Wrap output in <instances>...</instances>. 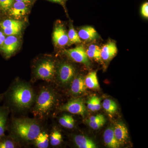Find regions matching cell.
Returning a JSON list of instances; mask_svg holds the SVG:
<instances>
[{
	"instance_id": "6",
	"label": "cell",
	"mask_w": 148,
	"mask_h": 148,
	"mask_svg": "<svg viewBox=\"0 0 148 148\" xmlns=\"http://www.w3.org/2000/svg\"><path fill=\"white\" fill-rule=\"evenodd\" d=\"M63 53L75 62L84 64L87 67L90 66L89 58L88 56L86 50L82 45L78 46L74 48L64 49Z\"/></svg>"
},
{
	"instance_id": "11",
	"label": "cell",
	"mask_w": 148,
	"mask_h": 148,
	"mask_svg": "<svg viewBox=\"0 0 148 148\" xmlns=\"http://www.w3.org/2000/svg\"><path fill=\"white\" fill-rule=\"evenodd\" d=\"M86 88L83 77L75 76L70 84V93L74 96L80 95L86 91Z\"/></svg>"
},
{
	"instance_id": "7",
	"label": "cell",
	"mask_w": 148,
	"mask_h": 148,
	"mask_svg": "<svg viewBox=\"0 0 148 148\" xmlns=\"http://www.w3.org/2000/svg\"><path fill=\"white\" fill-rule=\"evenodd\" d=\"M62 111L69 112L75 114L84 116L86 113V108L83 100L81 98L72 99L59 108Z\"/></svg>"
},
{
	"instance_id": "1",
	"label": "cell",
	"mask_w": 148,
	"mask_h": 148,
	"mask_svg": "<svg viewBox=\"0 0 148 148\" xmlns=\"http://www.w3.org/2000/svg\"><path fill=\"white\" fill-rule=\"evenodd\" d=\"M11 127L14 139L23 143L34 141L42 131L41 125L36 119H14L12 121Z\"/></svg>"
},
{
	"instance_id": "17",
	"label": "cell",
	"mask_w": 148,
	"mask_h": 148,
	"mask_svg": "<svg viewBox=\"0 0 148 148\" xmlns=\"http://www.w3.org/2000/svg\"><path fill=\"white\" fill-rule=\"evenodd\" d=\"M74 141L79 148H96L95 143L90 138L83 135H77L74 137Z\"/></svg>"
},
{
	"instance_id": "14",
	"label": "cell",
	"mask_w": 148,
	"mask_h": 148,
	"mask_svg": "<svg viewBox=\"0 0 148 148\" xmlns=\"http://www.w3.org/2000/svg\"><path fill=\"white\" fill-rule=\"evenodd\" d=\"M115 136L120 145L126 143L129 137L128 130L125 124L122 123H117L114 128Z\"/></svg>"
},
{
	"instance_id": "34",
	"label": "cell",
	"mask_w": 148,
	"mask_h": 148,
	"mask_svg": "<svg viewBox=\"0 0 148 148\" xmlns=\"http://www.w3.org/2000/svg\"><path fill=\"white\" fill-rule=\"evenodd\" d=\"M5 38V35L3 34V32L0 31V46L2 45Z\"/></svg>"
},
{
	"instance_id": "31",
	"label": "cell",
	"mask_w": 148,
	"mask_h": 148,
	"mask_svg": "<svg viewBox=\"0 0 148 148\" xmlns=\"http://www.w3.org/2000/svg\"><path fill=\"white\" fill-rule=\"evenodd\" d=\"M105 118V116L103 115L100 114L96 115L90 117L89 119L87 121L95 122L103 119Z\"/></svg>"
},
{
	"instance_id": "27",
	"label": "cell",
	"mask_w": 148,
	"mask_h": 148,
	"mask_svg": "<svg viewBox=\"0 0 148 148\" xmlns=\"http://www.w3.org/2000/svg\"><path fill=\"white\" fill-rule=\"evenodd\" d=\"M89 126L93 130H98L105 124L106 122V118L100 120L95 122L87 121Z\"/></svg>"
},
{
	"instance_id": "33",
	"label": "cell",
	"mask_w": 148,
	"mask_h": 148,
	"mask_svg": "<svg viewBox=\"0 0 148 148\" xmlns=\"http://www.w3.org/2000/svg\"><path fill=\"white\" fill-rule=\"evenodd\" d=\"M88 49L89 50L94 51H98V52H101V48L98 45H91L88 47Z\"/></svg>"
},
{
	"instance_id": "32",
	"label": "cell",
	"mask_w": 148,
	"mask_h": 148,
	"mask_svg": "<svg viewBox=\"0 0 148 148\" xmlns=\"http://www.w3.org/2000/svg\"><path fill=\"white\" fill-rule=\"evenodd\" d=\"M101 99L96 96L95 99V111L99 110L101 108Z\"/></svg>"
},
{
	"instance_id": "22",
	"label": "cell",
	"mask_w": 148,
	"mask_h": 148,
	"mask_svg": "<svg viewBox=\"0 0 148 148\" xmlns=\"http://www.w3.org/2000/svg\"><path fill=\"white\" fill-rule=\"evenodd\" d=\"M103 107L106 112L110 114H113L116 112L118 107L116 103L110 99H106L103 103Z\"/></svg>"
},
{
	"instance_id": "2",
	"label": "cell",
	"mask_w": 148,
	"mask_h": 148,
	"mask_svg": "<svg viewBox=\"0 0 148 148\" xmlns=\"http://www.w3.org/2000/svg\"><path fill=\"white\" fill-rule=\"evenodd\" d=\"M36 98L31 86L23 82H17L12 86L8 95L11 105L19 110L29 108L34 103Z\"/></svg>"
},
{
	"instance_id": "9",
	"label": "cell",
	"mask_w": 148,
	"mask_h": 148,
	"mask_svg": "<svg viewBox=\"0 0 148 148\" xmlns=\"http://www.w3.org/2000/svg\"><path fill=\"white\" fill-rule=\"evenodd\" d=\"M23 23L14 19H7L0 23V27L7 36H15L21 32Z\"/></svg>"
},
{
	"instance_id": "36",
	"label": "cell",
	"mask_w": 148,
	"mask_h": 148,
	"mask_svg": "<svg viewBox=\"0 0 148 148\" xmlns=\"http://www.w3.org/2000/svg\"><path fill=\"white\" fill-rule=\"evenodd\" d=\"M15 1L22 2L27 3L30 1L31 0H14Z\"/></svg>"
},
{
	"instance_id": "13",
	"label": "cell",
	"mask_w": 148,
	"mask_h": 148,
	"mask_svg": "<svg viewBox=\"0 0 148 148\" xmlns=\"http://www.w3.org/2000/svg\"><path fill=\"white\" fill-rule=\"evenodd\" d=\"M28 11L26 3L15 1L9 10V13L11 16L18 19L25 16Z\"/></svg>"
},
{
	"instance_id": "24",
	"label": "cell",
	"mask_w": 148,
	"mask_h": 148,
	"mask_svg": "<svg viewBox=\"0 0 148 148\" xmlns=\"http://www.w3.org/2000/svg\"><path fill=\"white\" fill-rule=\"evenodd\" d=\"M17 147L16 140L13 138L4 136L0 139V148H14Z\"/></svg>"
},
{
	"instance_id": "26",
	"label": "cell",
	"mask_w": 148,
	"mask_h": 148,
	"mask_svg": "<svg viewBox=\"0 0 148 148\" xmlns=\"http://www.w3.org/2000/svg\"><path fill=\"white\" fill-rule=\"evenodd\" d=\"M86 52L88 58L93 59V60L98 61V62H101L102 61V60L101 57V52L89 50L88 49H87L86 50Z\"/></svg>"
},
{
	"instance_id": "23",
	"label": "cell",
	"mask_w": 148,
	"mask_h": 148,
	"mask_svg": "<svg viewBox=\"0 0 148 148\" xmlns=\"http://www.w3.org/2000/svg\"><path fill=\"white\" fill-rule=\"evenodd\" d=\"M68 35L69 38V44L80 43L82 42L77 32L75 30L72 25L70 26Z\"/></svg>"
},
{
	"instance_id": "20",
	"label": "cell",
	"mask_w": 148,
	"mask_h": 148,
	"mask_svg": "<svg viewBox=\"0 0 148 148\" xmlns=\"http://www.w3.org/2000/svg\"><path fill=\"white\" fill-rule=\"evenodd\" d=\"M34 141L37 148H47L49 145V136L45 132L41 131Z\"/></svg>"
},
{
	"instance_id": "10",
	"label": "cell",
	"mask_w": 148,
	"mask_h": 148,
	"mask_svg": "<svg viewBox=\"0 0 148 148\" xmlns=\"http://www.w3.org/2000/svg\"><path fill=\"white\" fill-rule=\"evenodd\" d=\"M18 45V38L14 36H9L5 38L2 45L1 46V50L7 57H10L17 50Z\"/></svg>"
},
{
	"instance_id": "19",
	"label": "cell",
	"mask_w": 148,
	"mask_h": 148,
	"mask_svg": "<svg viewBox=\"0 0 148 148\" xmlns=\"http://www.w3.org/2000/svg\"><path fill=\"white\" fill-rule=\"evenodd\" d=\"M84 81L86 87L88 88L92 89H98L100 88L96 72L89 73L84 79Z\"/></svg>"
},
{
	"instance_id": "15",
	"label": "cell",
	"mask_w": 148,
	"mask_h": 148,
	"mask_svg": "<svg viewBox=\"0 0 148 148\" xmlns=\"http://www.w3.org/2000/svg\"><path fill=\"white\" fill-rule=\"evenodd\" d=\"M103 138L104 143L108 147L118 148L120 147V144L115 136L113 127H110L106 129L104 132Z\"/></svg>"
},
{
	"instance_id": "16",
	"label": "cell",
	"mask_w": 148,
	"mask_h": 148,
	"mask_svg": "<svg viewBox=\"0 0 148 148\" xmlns=\"http://www.w3.org/2000/svg\"><path fill=\"white\" fill-rule=\"evenodd\" d=\"M78 34L81 40L86 41L94 40L98 37V34L96 30L90 26H86L81 28Z\"/></svg>"
},
{
	"instance_id": "29",
	"label": "cell",
	"mask_w": 148,
	"mask_h": 148,
	"mask_svg": "<svg viewBox=\"0 0 148 148\" xmlns=\"http://www.w3.org/2000/svg\"><path fill=\"white\" fill-rule=\"evenodd\" d=\"M95 95L90 97L87 102V108L92 112H95Z\"/></svg>"
},
{
	"instance_id": "35",
	"label": "cell",
	"mask_w": 148,
	"mask_h": 148,
	"mask_svg": "<svg viewBox=\"0 0 148 148\" xmlns=\"http://www.w3.org/2000/svg\"><path fill=\"white\" fill-rule=\"evenodd\" d=\"M49 1H51L53 2L58 3L60 4L62 6L65 7V4L64 1L63 0H49Z\"/></svg>"
},
{
	"instance_id": "4",
	"label": "cell",
	"mask_w": 148,
	"mask_h": 148,
	"mask_svg": "<svg viewBox=\"0 0 148 148\" xmlns=\"http://www.w3.org/2000/svg\"><path fill=\"white\" fill-rule=\"evenodd\" d=\"M56 72V67L53 60L44 59L38 63L34 70L35 77L47 82L53 80Z\"/></svg>"
},
{
	"instance_id": "8",
	"label": "cell",
	"mask_w": 148,
	"mask_h": 148,
	"mask_svg": "<svg viewBox=\"0 0 148 148\" xmlns=\"http://www.w3.org/2000/svg\"><path fill=\"white\" fill-rule=\"evenodd\" d=\"M53 40L56 47H63L69 45L68 33L61 24L56 26L53 33Z\"/></svg>"
},
{
	"instance_id": "3",
	"label": "cell",
	"mask_w": 148,
	"mask_h": 148,
	"mask_svg": "<svg viewBox=\"0 0 148 148\" xmlns=\"http://www.w3.org/2000/svg\"><path fill=\"white\" fill-rule=\"evenodd\" d=\"M56 97L54 90L49 86H43L36 97L32 113L36 117L44 118L55 106Z\"/></svg>"
},
{
	"instance_id": "30",
	"label": "cell",
	"mask_w": 148,
	"mask_h": 148,
	"mask_svg": "<svg viewBox=\"0 0 148 148\" xmlns=\"http://www.w3.org/2000/svg\"><path fill=\"white\" fill-rule=\"evenodd\" d=\"M141 14L143 17L148 18V3L146 2L142 6L141 9Z\"/></svg>"
},
{
	"instance_id": "25",
	"label": "cell",
	"mask_w": 148,
	"mask_h": 148,
	"mask_svg": "<svg viewBox=\"0 0 148 148\" xmlns=\"http://www.w3.org/2000/svg\"><path fill=\"white\" fill-rule=\"evenodd\" d=\"M49 140L51 146L56 147L59 145L62 142L61 132L57 130H53L49 136Z\"/></svg>"
},
{
	"instance_id": "37",
	"label": "cell",
	"mask_w": 148,
	"mask_h": 148,
	"mask_svg": "<svg viewBox=\"0 0 148 148\" xmlns=\"http://www.w3.org/2000/svg\"><path fill=\"white\" fill-rule=\"evenodd\" d=\"M1 95H0V101H1Z\"/></svg>"
},
{
	"instance_id": "28",
	"label": "cell",
	"mask_w": 148,
	"mask_h": 148,
	"mask_svg": "<svg viewBox=\"0 0 148 148\" xmlns=\"http://www.w3.org/2000/svg\"><path fill=\"white\" fill-rule=\"evenodd\" d=\"M14 0H0V7L4 11L9 10L14 3Z\"/></svg>"
},
{
	"instance_id": "18",
	"label": "cell",
	"mask_w": 148,
	"mask_h": 148,
	"mask_svg": "<svg viewBox=\"0 0 148 148\" xmlns=\"http://www.w3.org/2000/svg\"><path fill=\"white\" fill-rule=\"evenodd\" d=\"M9 110L5 107H0V139L5 136Z\"/></svg>"
},
{
	"instance_id": "5",
	"label": "cell",
	"mask_w": 148,
	"mask_h": 148,
	"mask_svg": "<svg viewBox=\"0 0 148 148\" xmlns=\"http://www.w3.org/2000/svg\"><path fill=\"white\" fill-rule=\"evenodd\" d=\"M56 73L58 81L61 84L67 86L70 84L75 76L76 70L72 64L63 62L58 65Z\"/></svg>"
},
{
	"instance_id": "12",
	"label": "cell",
	"mask_w": 148,
	"mask_h": 148,
	"mask_svg": "<svg viewBox=\"0 0 148 148\" xmlns=\"http://www.w3.org/2000/svg\"><path fill=\"white\" fill-rule=\"evenodd\" d=\"M117 51L115 43L110 41L101 48V59L106 61H110L116 55Z\"/></svg>"
},
{
	"instance_id": "21",
	"label": "cell",
	"mask_w": 148,
	"mask_h": 148,
	"mask_svg": "<svg viewBox=\"0 0 148 148\" xmlns=\"http://www.w3.org/2000/svg\"><path fill=\"white\" fill-rule=\"evenodd\" d=\"M61 125L66 128L72 129L75 126V121L73 117L69 114H64L59 119Z\"/></svg>"
}]
</instances>
